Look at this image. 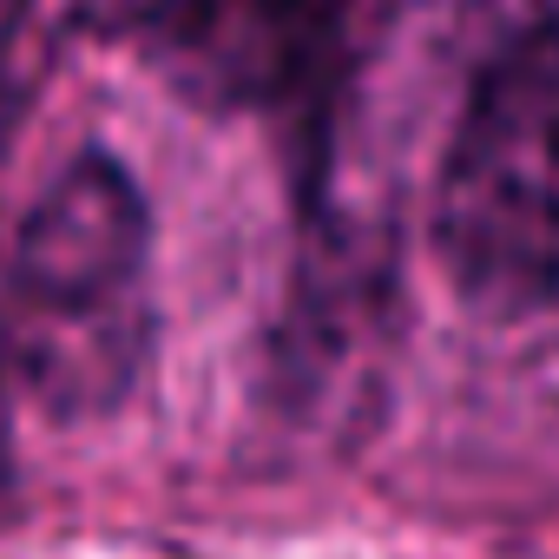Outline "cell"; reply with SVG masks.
Listing matches in <instances>:
<instances>
[{"mask_svg": "<svg viewBox=\"0 0 559 559\" xmlns=\"http://www.w3.org/2000/svg\"><path fill=\"white\" fill-rule=\"evenodd\" d=\"M158 330L152 211L139 178L86 145L21 211L0 270V389L47 421H99L145 376Z\"/></svg>", "mask_w": 559, "mask_h": 559, "instance_id": "obj_1", "label": "cell"}, {"mask_svg": "<svg viewBox=\"0 0 559 559\" xmlns=\"http://www.w3.org/2000/svg\"><path fill=\"white\" fill-rule=\"evenodd\" d=\"M435 263L487 330H559V0L480 53L435 165Z\"/></svg>", "mask_w": 559, "mask_h": 559, "instance_id": "obj_2", "label": "cell"}, {"mask_svg": "<svg viewBox=\"0 0 559 559\" xmlns=\"http://www.w3.org/2000/svg\"><path fill=\"white\" fill-rule=\"evenodd\" d=\"M356 0H86L99 34L139 40L178 86L224 106H270L304 93Z\"/></svg>", "mask_w": 559, "mask_h": 559, "instance_id": "obj_3", "label": "cell"}, {"mask_svg": "<svg viewBox=\"0 0 559 559\" xmlns=\"http://www.w3.org/2000/svg\"><path fill=\"white\" fill-rule=\"evenodd\" d=\"M27 14H34V0H0V67H8V53L21 47V34H27Z\"/></svg>", "mask_w": 559, "mask_h": 559, "instance_id": "obj_4", "label": "cell"}]
</instances>
